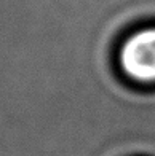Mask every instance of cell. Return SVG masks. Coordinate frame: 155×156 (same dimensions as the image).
<instances>
[{
  "instance_id": "1",
  "label": "cell",
  "mask_w": 155,
  "mask_h": 156,
  "mask_svg": "<svg viewBox=\"0 0 155 156\" xmlns=\"http://www.w3.org/2000/svg\"><path fill=\"white\" fill-rule=\"evenodd\" d=\"M115 64L131 81L155 83V24L139 27L126 35L117 48Z\"/></svg>"
}]
</instances>
